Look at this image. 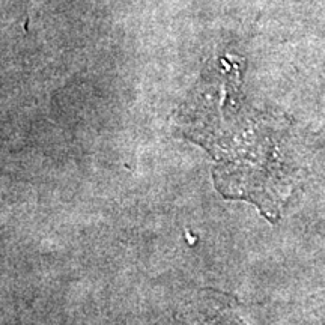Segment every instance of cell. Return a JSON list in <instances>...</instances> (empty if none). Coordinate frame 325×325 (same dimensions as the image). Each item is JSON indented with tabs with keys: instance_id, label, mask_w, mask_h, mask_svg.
Segmentation results:
<instances>
[{
	"instance_id": "6da1fadb",
	"label": "cell",
	"mask_w": 325,
	"mask_h": 325,
	"mask_svg": "<svg viewBox=\"0 0 325 325\" xmlns=\"http://www.w3.org/2000/svg\"><path fill=\"white\" fill-rule=\"evenodd\" d=\"M235 77L236 71L229 77L221 72L215 90L209 81L197 89L194 99L185 105L182 125L218 161L221 178L217 182L223 184L221 193L248 199L274 220L295 190L296 166L272 137L262 136L250 122L239 125L236 95L229 96Z\"/></svg>"
},
{
	"instance_id": "7a4b0ae2",
	"label": "cell",
	"mask_w": 325,
	"mask_h": 325,
	"mask_svg": "<svg viewBox=\"0 0 325 325\" xmlns=\"http://www.w3.org/2000/svg\"><path fill=\"white\" fill-rule=\"evenodd\" d=\"M178 325H244L226 308H188L178 317Z\"/></svg>"
}]
</instances>
